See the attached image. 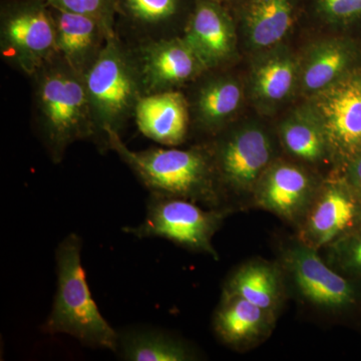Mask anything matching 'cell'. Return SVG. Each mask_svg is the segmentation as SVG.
<instances>
[{"label":"cell","mask_w":361,"mask_h":361,"mask_svg":"<svg viewBox=\"0 0 361 361\" xmlns=\"http://www.w3.org/2000/svg\"><path fill=\"white\" fill-rule=\"evenodd\" d=\"M239 39L252 54L285 44L303 14V0H240L231 7Z\"/></svg>","instance_id":"2e32d148"},{"label":"cell","mask_w":361,"mask_h":361,"mask_svg":"<svg viewBox=\"0 0 361 361\" xmlns=\"http://www.w3.org/2000/svg\"><path fill=\"white\" fill-rule=\"evenodd\" d=\"M215 1L220 2V4H225V6H227L228 7H230L231 8L232 6H234L235 4H237V2H239L240 0H215Z\"/></svg>","instance_id":"f1b7e54d"},{"label":"cell","mask_w":361,"mask_h":361,"mask_svg":"<svg viewBox=\"0 0 361 361\" xmlns=\"http://www.w3.org/2000/svg\"><path fill=\"white\" fill-rule=\"evenodd\" d=\"M361 68V42L349 35L316 40L299 56V90L304 99L319 94Z\"/></svg>","instance_id":"e0dca14e"},{"label":"cell","mask_w":361,"mask_h":361,"mask_svg":"<svg viewBox=\"0 0 361 361\" xmlns=\"http://www.w3.org/2000/svg\"><path fill=\"white\" fill-rule=\"evenodd\" d=\"M84 80L96 133L94 144L101 152L109 151L108 133L123 135L144 96L128 45L116 33Z\"/></svg>","instance_id":"277c9868"},{"label":"cell","mask_w":361,"mask_h":361,"mask_svg":"<svg viewBox=\"0 0 361 361\" xmlns=\"http://www.w3.org/2000/svg\"><path fill=\"white\" fill-rule=\"evenodd\" d=\"M247 90L260 113L274 114L298 92L299 54L286 44L253 54Z\"/></svg>","instance_id":"ac0fdd59"},{"label":"cell","mask_w":361,"mask_h":361,"mask_svg":"<svg viewBox=\"0 0 361 361\" xmlns=\"http://www.w3.org/2000/svg\"><path fill=\"white\" fill-rule=\"evenodd\" d=\"M339 170L361 200V154L351 159Z\"/></svg>","instance_id":"83f0119b"},{"label":"cell","mask_w":361,"mask_h":361,"mask_svg":"<svg viewBox=\"0 0 361 361\" xmlns=\"http://www.w3.org/2000/svg\"><path fill=\"white\" fill-rule=\"evenodd\" d=\"M277 315L237 295L222 293L214 313L213 327L223 343L241 349L255 345L269 336Z\"/></svg>","instance_id":"44dd1931"},{"label":"cell","mask_w":361,"mask_h":361,"mask_svg":"<svg viewBox=\"0 0 361 361\" xmlns=\"http://www.w3.org/2000/svg\"><path fill=\"white\" fill-rule=\"evenodd\" d=\"M126 44L134 61L144 96L184 90L208 71L182 37Z\"/></svg>","instance_id":"8fae6325"},{"label":"cell","mask_w":361,"mask_h":361,"mask_svg":"<svg viewBox=\"0 0 361 361\" xmlns=\"http://www.w3.org/2000/svg\"><path fill=\"white\" fill-rule=\"evenodd\" d=\"M108 148L120 157L149 194L186 199L205 208L228 209L205 142L188 149L132 151L122 135L109 132Z\"/></svg>","instance_id":"7a4b0ae2"},{"label":"cell","mask_w":361,"mask_h":361,"mask_svg":"<svg viewBox=\"0 0 361 361\" xmlns=\"http://www.w3.org/2000/svg\"><path fill=\"white\" fill-rule=\"evenodd\" d=\"M305 101L322 123L334 169L361 154V68Z\"/></svg>","instance_id":"30bf717a"},{"label":"cell","mask_w":361,"mask_h":361,"mask_svg":"<svg viewBox=\"0 0 361 361\" xmlns=\"http://www.w3.org/2000/svg\"><path fill=\"white\" fill-rule=\"evenodd\" d=\"M303 14L344 32L361 25V0H303Z\"/></svg>","instance_id":"d4e9b609"},{"label":"cell","mask_w":361,"mask_h":361,"mask_svg":"<svg viewBox=\"0 0 361 361\" xmlns=\"http://www.w3.org/2000/svg\"><path fill=\"white\" fill-rule=\"evenodd\" d=\"M51 9L56 25L58 54L84 75L115 35H111L99 21L90 16L52 6Z\"/></svg>","instance_id":"ffe728a7"},{"label":"cell","mask_w":361,"mask_h":361,"mask_svg":"<svg viewBox=\"0 0 361 361\" xmlns=\"http://www.w3.org/2000/svg\"><path fill=\"white\" fill-rule=\"evenodd\" d=\"M134 121L142 135L165 147L180 146L192 132L184 90L142 96L135 108Z\"/></svg>","instance_id":"d6986e66"},{"label":"cell","mask_w":361,"mask_h":361,"mask_svg":"<svg viewBox=\"0 0 361 361\" xmlns=\"http://www.w3.org/2000/svg\"><path fill=\"white\" fill-rule=\"evenodd\" d=\"M205 142L228 209L231 199H252L261 176L278 158L274 135L256 120L236 121Z\"/></svg>","instance_id":"5b68a950"},{"label":"cell","mask_w":361,"mask_h":361,"mask_svg":"<svg viewBox=\"0 0 361 361\" xmlns=\"http://www.w3.org/2000/svg\"><path fill=\"white\" fill-rule=\"evenodd\" d=\"M61 11L90 16L102 23L111 35H116V0H45Z\"/></svg>","instance_id":"4316f807"},{"label":"cell","mask_w":361,"mask_h":361,"mask_svg":"<svg viewBox=\"0 0 361 361\" xmlns=\"http://www.w3.org/2000/svg\"><path fill=\"white\" fill-rule=\"evenodd\" d=\"M361 224V200L339 169L324 176L300 224L297 239L322 251Z\"/></svg>","instance_id":"9c48e42d"},{"label":"cell","mask_w":361,"mask_h":361,"mask_svg":"<svg viewBox=\"0 0 361 361\" xmlns=\"http://www.w3.org/2000/svg\"><path fill=\"white\" fill-rule=\"evenodd\" d=\"M196 0H116L115 30L126 42L182 37Z\"/></svg>","instance_id":"9a60e30c"},{"label":"cell","mask_w":361,"mask_h":361,"mask_svg":"<svg viewBox=\"0 0 361 361\" xmlns=\"http://www.w3.org/2000/svg\"><path fill=\"white\" fill-rule=\"evenodd\" d=\"M82 239L75 233L56 252L58 288L51 314L42 324L45 334H68L94 348L118 351L116 332L99 312L82 265Z\"/></svg>","instance_id":"3957f363"},{"label":"cell","mask_w":361,"mask_h":361,"mask_svg":"<svg viewBox=\"0 0 361 361\" xmlns=\"http://www.w3.org/2000/svg\"><path fill=\"white\" fill-rule=\"evenodd\" d=\"M284 277L280 264L266 260L249 261L228 278L223 293L242 297L277 315L284 301Z\"/></svg>","instance_id":"603a6c76"},{"label":"cell","mask_w":361,"mask_h":361,"mask_svg":"<svg viewBox=\"0 0 361 361\" xmlns=\"http://www.w3.org/2000/svg\"><path fill=\"white\" fill-rule=\"evenodd\" d=\"M280 265L301 298L318 310L341 314L361 302L360 282L341 274L298 239L285 247Z\"/></svg>","instance_id":"ba28073f"},{"label":"cell","mask_w":361,"mask_h":361,"mask_svg":"<svg viewBox=\"0 0 361 361\" xmlns=\"http://www.w3.org/2000/svg\"><path fill=\"white\" fill-rule=\"evenodd\" d=\"M184 92L192 132L205 135L209 141L236 122L245 99V84L230 68L207 71Z\"/></svg>","instance_id":"4fadbf2b"},{"label":"cell","mask_w":361,"mask_h":361,"mask_svg":"<svg viewBox=\"0 0 361 361\" xmlns=\"http://www.w3.org/2000/svg\"><path fill=\"white\" fill-rule=\"evenodd\" d=\"M208 71L230 68L239 56V32L231 8L196 0L182 35Z\"/></svg>","instance_id":"5bb4252c"},{"label":"cell","mask_w":361,"mask_h":361,"mask_svg":"<svg viewBox=\"0 0 361 361\" xmlns=\"http://www.w3.org/2000/svg\"><path fill=\"white\" fill-rule=\"evenodd\" d=\"M322 251L331 267L361 283V224Z\"/></svg>","instance_id":"484cf974"},{"label":"cell","mask_w":361,"mask_h":361,"mask_svg":"<svg viewBox=\"0 0 361 361\" xmlns=\"http://www.w3.org/2000/svg\"><path fill=\"white\" fill-rule=\"evenodd\" d=\"M58 54L56 25L45 0H0V56L32 77Z\"/></svg>","instance_id":"8992f818"},{"label":"cell","mask_w":361,"mask_h":361,"mask_svg":"<svg viewBox=\"0 0 361 361\" xmlns=\"http://www.w3.org/2000/svg\"><path fill=\"white\" fill-rule=\"evenodd\" d=\"M28 78L33 129L52 163L61 164L73 142H94L84 75L56 54Z\"/></svg>","instance_id":"6da1fadb"},{"label":"cell","mask_w":361,"mask_h":361,"mask_svg":"<svg viewBox=\"0 0 361 361\" xmlns=\"http://www.w3.org/2000/svg\"><path fill=\"white\" fill-rule=\"evenodd\" d=\"M278 140L292 160L316 171L323 166H334L322 123L306 101L280 122Z\"/></svg>","instance_id":"7402d4cb"},{"label":"cell","mask_w":361,"mask_h":361,"mask_svg":"<svg viewBox=\"0 0 361 361\" xmlns=\"http://www.w3.org/2000/svg\"><path fill=\"white\" fill-rule=\"evenodd\" d=\"M323 177L302 163L278 157L259 179L252 202L297 227L312 203Z\"/></svg>","instance_id":"7c38bea8"},{"label":"cell","mask_w":361,"mask_h":361,"mask_svg":"<svg viewBox=\"0 0 361 361\" xmlns=\"http://www.w3.org/2000/svg\"><path fill=\"white\" fill-rule=\"evenodd\" d=\"M231 212L230 209H204L177 197L149 194L144 222L123 228V231L139 239L169 240L188 250L218 259L213 237Z\"/></svg>","instance_id":"52a82bcc"},{"label":"cell","mask_w":361,"mask_h":361,"mask_svg":"<svg viewBox=\"0 0 361 361\" xmlns=\"http://www.w3.org/2000/svg\"><path fill=\"white\" fill-rule=\"evenodd\" d=\"M118 351L130 361H187L196 360L185 341L158 329H132L118 332Z\"/></svg>","instance_id":"cb8c5ba5"}]
</instances>
